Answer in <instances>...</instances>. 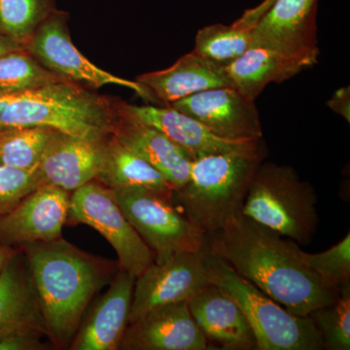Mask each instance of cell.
I'll return each mask as SVG.
<instances>
[{"mask_svg": "<svg viewBox=\"0 0 350 350\" xmlns=\"http://www.w3.org/2000/svg\"><path fill=\"white\" fill-rule=\"evenodd\" d=\"M204 250L295 315L308 317L338 299L298 243L241 214L206 236Z\"/></svg>", "mask_w": 350, "mask_h": 350, "instance_id": "cell-1", "label": "cell"}, {"mask_svg": "<svg viewBox=\"0 0 350 350\" xmlns=\"http://www.w3.org/2000/svg\"><path fill=\"white\" fill-rule=\"evenodd\" d=\"M27 258L45 323L55 349H68L88 306L108 286L118 262L80 250L64 238L25 244Z\"/></svg>", "mask_w": 350, "mask_h": 350, "instance_id": "cell-2", "label": "cell"}, {"mask_svg": "<svg viewBox=\"0 0 350 350\" xmlns=\"http://www.w3.org/2000/svg\"><path fill=\"white\" fill-rule=\"evenodd\" d=\"M114 98L66 80L16 93L0 92V128L45 126L103 139L111 135Z\"/></svg>", "mask_w": 350, "mask_h": 350, "instance_id": "cell-3", "label": "cell"}, {"mask_svg": "<svg viewBox=\"0 0 350 350\" xmlns=\"http://www.w3.org/2000/svg\"><path fill=\"white\" fill-rule=\"evenodd\" d=\"M264 152L262 142L251 148L195 159L188 181L174 191L172 200L206 236L220 231L241 214Z\"/></svg>", "mask_w": 350, "mask_h": 350, "instance_id": "cell-4", "label": "cell"}, {"mask_svg": "<svg viewBox=\"0 0 350 350\" xmlns=\"http://www.w3.org/2000/svg\"><path fill=\"white\" fill-rule=\"evenodd\" d=\"M213 284L231 296L254 334L256 350L324 349L319 329L310 315H295L239 275L220 258L202 250Z\"/></svg>", "mask_w": 350, "mask_h": 350, "instance_id": "cell-5", "label": "cell"}, {"mask_svg": "<svg viewBox=\"0 0 350 350\" xmlns=\"http://www.w3.org/2000/svg\"><path fill=\"white\" fill-rule=\"evenodd\" d=\"M317 196L289 165L261 163L244 200L241 215L252 219L299 245H308L319 218Z\"/></svg>", "mask_w": 350, "mask_h": 350, "instance_id": "cell-6", "label": "cell"}, {"mask_svg": "<svg viewBox=\"0 0 350 350\" xmlns=\"http://www.w3.org/2000/svg\"><path fill=\"white\" fill-rule=\"evenodd\" d=\"M120 208L135 231L162 262L181 252H200L206 234L174 206V192L156 189H111Z\"/></svg>", "mask_w": 350, "mask_h": 350, "instance_id": "cell-7", "label": "cell"}, {"mask_svg": "<svg viewBox=\"0 0 350 350\" xmlns=\"http://www.w3.org/2000/svg\"><path fill=\"white\" fill-rule=\"evenodd\" d=\"M100 232L116 252L119 268L137 278L155 262V255L135 231L115 200L111 189L94 180L70 194L68 220Z\"/></svg>", "mask_w": 350, "mask_h": 350, "instance_id": "cell-8", "label": "cell"}, {"mask_svg": "<svg viewBox=\"0 0 350 350\" xmlns=\"http://www.w3.org/2000/svg\"><path fill=\"white\" fill-rule=\"evenodd\" d=\"M68 20L69 15L66 11L57 8L53 11L32 34L25 50L44 68L66 81L94 91L105 85H118L133 90L145 100L155 103L150 92L137 81L113 75L85 57L72 42Z\"/></svg>", "mask_w": 350, "mask_h": 350, "instance_id": "cell-9", "label": "cell"}, {"mask_svg": "<svg viewBox=\"0 0 350 350\" xmlns=\"http://www.w3.org/2000/svg\"><path fill=\"white\" fill-rule=\"evenodd\" d=\"M209 284L202 251L154 262L135 278L129 324L158 306L190 301Z\"/></svg>", "mask_w": 350, "mask_h": 350, "instance_id": "cell-10", "label": "cell"}, {"mask_svg": "<svg viewBox=\"0 0 350 350\" xmlns=\"http://www.w3.org/2000/svg\"><path fill=\"white\" fill-rule=\"evenodd\" d=\"M165 107L174 108L202 124L207 130L232 142L261 140V119L255 100L231 87L214 88Z\"/></svg>", "mask_w": 350, "mask_h": 350, "instance_id": "cell-11", "label": "cell"}, {"mask_svg": "<svg viewBox=\"0 0 350 350\" xmlns=\"http://www.w3.org/2000/svg\"><path fill=\"white\" fill-rule=\"evenodd\" d=\"M70 194L50 184L36 189L0 216V246L21 248L25 244L63 238Z\"/></svg>", "mask_w": 350, "mask_h": 350, "instance_id": "cell-12", "label": "cell"}, {"mask_svg": "<svg viewBox=\"0 0 350 350\" xmlns=\"http://www.w3.org/2000/svg\"><path fill=\"white\" fill-rule=\"evenodd\" d=\"M319 0H275L258 23L251 46H261L319 62Z\"/></svg>", "mask_w": 350, "mask_h": 350, "instance_id": "cell-13", "label": "cell"}, {"mask_svg": "<svg viewBox=\"0 0 350 350\" xmlns=\"http://www.w3.org/2000/svg\"><path fill=\"white\" fill-rule=\"evenodd\" d=\"M187 301L153 308L126 327L119 350H206Z\"/></svg>", "mask_w": 350, "mask_h": 350, "instance_id": "cell-14", "label": "cell"}, {"mask_svg": "<svg viewBox=\"0 0 350 350\" xmlns=\"http://www.w3.org/2000/svg\"><path fill=\"white\" fill-rule=\"evenodd\" d=\"M135 276L120 269L105 293L88 306L70 350H119L129 325Z\"/></svg>", "mask_w": 350, "mask_h": 350, "instance_id": "cell-15", "label": "cell"}, {"mask_svg": "<svg viewBox=\"0 0 350 350\" xmlns=\"http://www.w3.org/2000/svg\"><path fill=\"white\" fill-rule=\"evenodd\" d=\"M113 107V137L155 167L174 190L185 185L192 163L185 152L156 129L129 115L122 108L119 98H114Z\"/></svg>", "mask_w": 350, "mask_h": 350, "instance_id": "cell-16", "label": "cell"}, {"mask_svg": "<svg viewBox=\"0 0 350 350\" xmlns=\"http://www.w3.org/2000/svg\"><path fill=\"white\" fill-rule=\"evenodd\" d=\"M120 103L129 115L162 133L192 161L202 156L251 148L262 144V139L232 142L219 137L197 120L172 107H138L121 100Z\"/></svg>", "mask_w": 350, "mask_h": 350, "instance_id": "cell-17", "label": "cell"}, {"mask_svg": "<svg viewBox=\"0 0 350 350\" xmlns=\"http://www.w3.org/2000/svg\"><path fill=\"white\" fill-rule=\"evenodd\" d=\"M107 138L90 139L57 131L38 165L44 184L72 193L96 180Z\"/></svg>", "mask_w": 350, "mask_h": 350, "instance_id": "cell-18", "label": "cell"}, {"mask_svg": "<svg viewBox=\"0 0 350 350\" xmlns=\"http://www.w3.org/2000/svg\"><path fill=\"white\" fill-rule=\"evenodd\" d=\"M16 333L47 337L31 271L21 248L0 271V340Z\"/></svg>", "mask_w": 350, "mask_h": 350, "instance_id": "cell-19", "label": "cell"}, {"mask_svg": "<svg viewBox=\"0 0 350 350\" xmlns=\"http://www.w3.org/2000/svg\"><path fill=\"white\" fill-rule=\"evenodd\" d=\"M135 81L146 88L156 101L165 105L214 88H234L224 64L194 50L179 57L169 68L144 73Z\"/></svg>", "mask_w": 350, "mask_h": 350, "instance_id": "cell-20", "label": "cell"}, {"mask_svg": "<svg viewBox=\"0 0 350 350\" xmlns=\"http://www.w3.org/2000/svg\"><path fill=\"white\" fill-rule=\"evenodd\" d=\"M191 314L206 340L225 349L256 350L247 319L231 296L209 284L187 301Z\"/></svg>", "mask_w": 350, "mask_h": 350, "instance_id": "cell-21", "label": "cell"}, {"mask_svg": "<svg viewBox=\"0 0 350 350\" xmlns=\"http://www.w3.org/2000/svg\"><path fill=\"white\" fill-rule=\"evenodd\" d=\"M317 61L294 56L261 46H251L241 57L226 66L232 87L255 100L271 83L286 81Z\"/></svg>", "mask_w": 350, "mask_h": 350, "instance_id": "cell-22", "label": "cell"}, {"mask_svg": "<svg viewBox=\"0 0 350 350\" xmlns=\"http://www.w3.org/2000/svg\"><path fill=\"white\" fill-rule=\"evenodd\" d=\"M96 181L109 189L145 187L163 192L174 191L161 172L112 135L105 142Z\"/></svg>", "mask_w": 350, "mask_h": 350, "instance_id": "cell-23", "label": "cell"}, {"mask_svg": "<svg viewBox=\"0 0 350 350\" xmlns=\"http://www.w3.org/2000/svg\"><path fill=\"white\" fill-rule=\"evenodd\" d=\"M271 3L273 0H265L256 8L246 11L234 24L202 27L196 36L195 52L224 66L232 63L251 47L258 23Z\"/></svg>", "mask_w": 350, "mask_h": 350, "instance_id": "cell-24", "label": "cell"}, {"mask_svg": "<svg viewBox=\"0 0 350 350\" xmlns=\"http://www.w3.org/2000/svg\"><path fill=\"white\" fill-rule=\"evenodd\" d=\"M57 131L45 126L2 129L0 163L16 169H36Z\"/></svg>", "mask_w": 350, "mask_h": 350, "instance_id": "cell-25", "label": "cell"}, {"mask_svg": "<svg viewBox=\"0 0 350 350\" xmlns=\"http://www.w3.org/2000/svg\"><path fill=\"white\" fill-rule=\"evenodd\" d=\"M56 9V0H0V33L25 48L41 23Z\"/></svg>", "mask_w": 350, "mask_h": 350, "instance_id": "cell-26", "label": "cell"}, {"mask_svg": "<svg viewBox=\"0 0 350 350\" xmlns=\"http://www.w3.org/2000/svg\"><path fill=\"white\" fill-rule=\"evenodd\" d=\"M64 81L25 49L0 57V92L16 93Z\"/></svg>", "mask_w": 350, "mask_h": 350, "instance_id": "cell-27", "label": "cell"}, {"mask_svg": "<svg viewBox=\"0 0 350 350\" xmlns=\"http://www.w3.org/2000/svg\"><path fill=\"white\" fill-rule=\"evenodd\" d=\"M319 329L324 349H350V283L338 292L335 303L310 313Z\"/></svg>", "mask_w": 350, "mask_h": 350, "instance_id": "cell-28", "label": "cell"}, {"mask_svg": "<svg viewBox=\"0 0 350 350\" xmlns=\"http://www.w3.org/2000/svg\"><path fill=\"white\" fill-rule=\"evenodd\" d=\"M306 260L312 271L327 286L340 292L350 283V234L322 252H306Z\"/></svg>", "mask_w": 350, "mask_h": 350, "instance_id": "cell-29", "label": "cell"}, {"mask_svg": "<svg viewBox=\"0 0 350 350\" xmlns=\"http://www.w3.org/2000/svg\"><path fill=\"white\" fill-rule=\"evenodd\" d=\"M43 184L38 167L21 170L0 163V216L10 211Z\"/></svg>", "mask_w": 350, "mask_h": 350, "instance_id": "cell-30", "label": "cell"}, {"mask_svg": "<svg viewBox=\"0 0 350 350\" xmlns=\"http://www.w3.org/2000/svg\"><path fill=\"white\" fill-rule=\"evenodd\" d=\"M43 336L36 333H16L0 340V350H45L49 345L42 340Z\"/></svg>", "mask_w": 350, "mask_h": 350, "instance_id": "cell-31", "label": "cell"}, {"mask_svg": "<svg viewBox=\"0 0 350 350\" xmlns=\"http://www.w3.org/2000/svg\"><path fill=\"white\" fill-rule=\"evenodd\" d=\"M329 108L347 122L350 121V89L349 87L340 88L332 96L327 103Z\"/></svg>", "mask_w": 350, "mask_h": 350, "instance_id": "cell-32", "label": "cell"}, {"mask_svg": "<svg viewBox=\"0 0 350 350\" xmlns=\"http://www.w3.org/2000/svg\"><path fill=\"white\" fill-rule=\"evenodd\" d=\"M19 49H24V47L16 43L15 41L9 38L8 36L0 33V57L3 56V55L7 54V53Z\"/></svg>", "mask_w": 350, "mask_h": 350, "instance_id": "cell-33", "label": "cell"}, {"mask_svg": "<svg viewBox=\"0 0 350 350\" xmlns=\"http://www.w3.org/2000/svg\"><path fill=\"white\" fill-rule=\"evenodd\" d=\"M19 248L3 247L0 246V271L9 261L17 253Z\"/></svg>", "mask_w": 350, "mask_h": 350, "instance_id": "cell-34", "label": "cell"}, {"mask_svg": "<svg viewBox=\"0 0 350 350\" xmlns=\"http://www.w3.org/2000/svg\"><path fill=\"white\" fill-rule=\"evenodd\" d=\"M1 130H2V128H0V131H1Z\"/></svg>", "mask_w": 350, "mask_h": 350, "instance_id": "cell-35", "label": "cell"}]
</instances>
